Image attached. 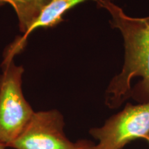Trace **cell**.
<instances>
[{
    "mask_svg": "<svg viewBox=\"0 0 149 149\" xmlns=\"http://www.w3.org/2000/svg\"><path fill=\"white\" fill-rule=\"evenodd\" d=\"M98 4L106 8L113 17L112 24L122 33L125 46V62L122 71L110 84L108 93L111 102L116 104L127 95L130 81L142 78V86L149 95V17H131L110 0H101Z\"/></svg>",
    "mask_w": 149,
    "mask_h": 149,
    "instance_id": "1",
    "label": "cell"
},
{
    "mask_svg": "<svg viewBox=\"0 0 149 149\" xmlns=\"http://www.w3.org/2000/svg\"><path fill=\"white\" fill-rule=\"evenodd\" d=\"M14 55L7 53L0 76V142L6 147L20 135L35 113L22 91L24 68L14 64Z\"/></svg>",
    "mask_w": 149,
    "mask_h": 149,
    "instance_id": "2",
    "label": "cell"
},
{
    "mask_svg": "<svg viewBox=\"0 0 149 149\" xmlns=\"http://www.w3.org/2000/svg\"><path fill=\"white\" fill-rule=\"evenodd\" d=\"M91 135L99 141L94 149H122L130 141L149 135V102L139 105L128 104Z\"/></svg>",
    "mask_w": 149,
    "mask_h": 149,
    "instance_id": "3",
    "label": "cell"
},
{
    "mask_svg": "<svg viewBox=\"0 0 149 149\" xmlns=\"http://www.w3.org/2000/svg\"><path fill=\"white\" fill-rule=\"evenodd\" d=\"M62 115L57 110L35 112L20 135L7 147L15 149H77L67 138Z\"/></svg>",
    "mask_w": 149,
    "mask_h": 149,
    "instance_id": "4",
    "label": "cell"
},
{
    "mask_svg": "<svg viewBox=\"0 0 149 149\" xmlns=\"http://www.w3.org/2000/svg\"><path fill=\"white\" fill-rule=\"evenodd\" d=\"M88 0H51L43 8L40 15L33 24L30 27L29 31L24 34L17 43L21 47L26 40L27 37L31 33L39 28H51L58 24L63 20L62 17L68 10L79 3ZM99 2L101 0H92Z\"/></svg>",
    "mask_w": 149,
    "mask_h": 149,
    "instance_id": "5",
    "label": "cell"
},
{
    "mask_svg": "<svg viewBox=\"0 0 149 149\" xmlns=\"http://www.w3.org/2000/svg\"><path fill=\"white\" fill-rule=\"evenodd\" d=\"M51 0H6L12 6L19 19V29L26 34L35 22L43 8Z\"/></svg>",
    "mask_w": 149,
    "mask_h": 149,
    "instance_id": "6",
    "label": "cell"
},
{
    "mask_svg": "<svg viewBox=\"0 0 149 149\" xmlns=\"http://www.w3.org/2000/svg\"><path fill=\"white\" fill-rule=\"evenodd\" d=\"M77 143V149H94L95 144L91 141L82 139V140L78 141Z\"/></svg>",
    "mask_w": 149,
    "mask_h": 149,
    "instance_id": "7",
    "label": "cell"
},
{
    "mask_svg": "<svg viewBox=\"0 0 149 149\" xmlns=\"http://www.w3.org/2000/svg\"><path fill=\"white\" fill-rule=\"evenodd\" d=\"M6 148L7 147L5 144H3L2 143L0 142V149H6Z\"/></svg>",
    "mask_w": 149,
    "mask_h": 149,
    "instance_id": "8",
    "label": "cell"
},
{
    "mask_svg": "<svg viewBox=\"0 0 149 149\" xmlns=\"http://www.w3.org/2000/svg\"><path fill=\"white\" fill-rule=\"evenodd\" d=\"M6 3V0H0V7L2 6L3 5H4Z\"/></svg>",
    "mask_w": 149,
    "mask_h": 149,
    "instance_id": "9",
    "label": "cell"
},
{
    "mask_svg": "<svg viewBox=\"0 0 149 149\" xmlns=\"http://www.w3.org/2000/svg\"><path fill=\"white\" fill-rule=\"evenodd\" d=\"M146 139H148V141H149V135L148 136V137H146Z\"/></svg>",
    "mask_w": 149,
    "mask_h": 149,
    "instance_id": "10",
    "label": "cell"
}]
</instances>
